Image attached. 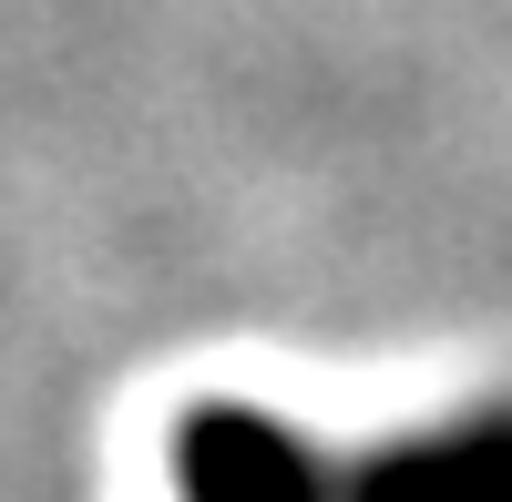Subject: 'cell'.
Masks as SVG:
<instances>
[{"label":"cell","instance_id":"cell-1","mask_svg":"<svg viewBox=\"0 0 512 502\" xmlns=\"http://www.w3.org/2000/svg\"><path fill=\"white\" fill-rule=\"evenodd\" d=\"M369 502H512V431L400 451V462L369 472Z\"/></svg>","mask_w":512,"mask_h":502}]
</instances>
